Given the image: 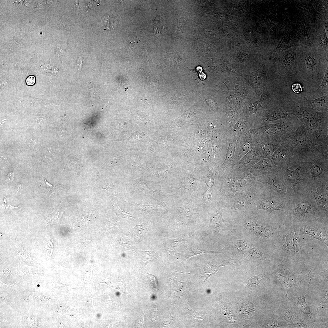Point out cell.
<instances>
[{
  "label": "cell",
  "instance_id": "6da1fadb",
  "mask_svg": "<svg viewBox=\"0 0 328 328\" xmlns=\"http://www.w3.org/2000/svg\"><path fill=\"white\" fill-rule=\"evenodd\" d=\"M291 114L304 125L309 140L317 146H328V112L317 111L303 106L292 108Z\"/></svg>",
  "mask_w": 328,
  "mask_h": 328
},
{
  "label": "cell",
  "instance_id": "7a4b0ae2",
  "mask_svg": "<svg viewBox=\"0 0 328 328\" xmlns=\"http://www.w3.org/2000/svg\"><path fill=\"white\" fill-rule=\"evenodd\" d=\"M298 224L280 220L278 236L275 243V256L288 259L296 264L302 260L304 244L300 239Z\"/></svg>",
  "mask_w": 328,
  "mask_h": 328
},
{
  "label": "cell",
  "instance_id": "3957f363",
  "mask_svg": "<svg viewBox=\"0 0 328 328\" xmlns=\"http://www.w3.org/2000/svg\"><path fill=\"white\" fill-rule=\"evenodd\" d=\"M328 213L319 209L313 196L308 192L294 195L280 218L283 221L299 224L312 220H328Z\"/></svg>",
  "mask_w": 328,
  "mask_h": 328
},
{
  "label": "cell",
  "instance_id": "277c9868",
  "mask_svg": "<svg viewBox=\"0 0 328 328\" xmlns=\"http://www.w3.org/2000/svg\"><path fill=\"white\" fill-rule=\"evenodd\" d=\"M273 274L279 281L280 287H285L287 292L285 297L288 299V288L293 289L295 293H301L307 287L308 275L299 271L296 264L288 259L275 257Z\"/></svg>",
  "mask_w": 328,
  "mask_h": 328
},
{
  "label": "cell",
  "instance_id": "5b68a950",
  "mask_svg": "<svg viewBox=\"0 0 328 328\" xmlns=\"http://www.w3.org/2000/svg\"><path fill=\"white\" fill-rule=\"evenodd\" d=\"M306 168L304 158L293 155L291 160L279 169V173L294 195L310 192L307 180Z\"/></svg>",
  "mask_w": 328,
  "mask_h": 328
},
{
  "label": "cell",
  "instance_id": "8992f818",
  "mask_svg": "<svg viewBox=\"0 0 328 328\" xmlns=\"http://www.w3.org/2000/svg\"><path fill=\"white\" fill-rule=\"evenodd\" d=\"M280 143L293 155L302 156L309 152L319 155H325L309 140L305 127L300 121L299 125L295 130L286 132L282 136Z\"/></svg>",
  "mask_w": 328,
  "mask_h": 328
},
{
  "label": "cell",
  "instance_id": "52a82bcc",
  "mask_svg": "<svg viewBox=\"0 0 328 328\" xmlns=\"http://www.w3.org/2000/svg\"><path fill=\"white\" fill-rule=\"evenodd\" d=\"M304 159L309 191L313 188L328 183V155L310 152Z\"/></svg>",
  "mask_w": 328,
  "mask_h": 328
},
{
  "label": "cell",
  "instance_id": "ba28073f",
  "mask_svg": "<svg viewBox=\"0 0 328 328\" xmlns=\"http://www.w3.org/2000/svg\"><path fill=\"white\" fill-rule=\"evenodd\" d=\"M291 199L282 197L263 186L258 188L253 203L258 210H263L270 214L275 210L285 211Z\"/></svg>",
  "mask_w": 328,
  "mask_h": 328
},
{
  "label": "cell",
  "instance_id": "9c48e42d",
  "mask_svg": "<svg viewBox=\"0 0 328 328\" xmlns=\"http://www.w3.org/2000/svg\"><path fill=\"white\" fill-rule=\"evenodd\" d=\"M279 306L276 313L284 319L289 328H310L305 323L292 301L282 293L278 294Z\"/></svg>",
  "mask_w": 328,
  "mask_h": 328
},
{
  "label": "cell",
  "instance_id": "30bf717a",
  "mask_svg": "<svg viewBox=\"0 0 328 328\" xmlns=\"http://www.w3.org/2000/svg\"><path fill=\"white\" fill-rule=\"evenodd\" d=\"M299 235L306 234L324 243L328 247V220L315 219L301 222Z\"/></svg>",
  "mask_w": 328,
  "mask_h": 328
},
{
  "label": "cell",
  "instance_id": "8fae6325",
  "mask_svg": "<svg viewBox=\"0 0 328 328\" xmlns=\"http://www.w3.org/2000/svg\"><path fill=\"white\" fill-rule=\"evenodd\" d=\"M266 189L274 191L280 196L290 199L294 195L292 189L285 183L282 176L278 173L256 178Z\"/></svg>",
  "mask_w": 328,
  "mask_h": 328
},
{
  "label": "cell",
  "instance_id": "7c38bea8",
  "mask_svg": "<svg viewBox=\"0 0 328 328\" xmlns=\"http://www.w3.org/2000/svg\"><path fill=\"white\" fill-rule=\"evenodd\" d=\"M309 287L307 288V292L304 295L300 294V296H294L288 291V296L300 314L304 323L310 328L320 327L317 320V315L316 312H312L310 308L313 305L309 306L306 301V299L309 295Z\"/></svg>",
  "mask_w": 328,
  "mask_h": 328
},
{
  "label": "cell",
  "instance_id": "4fadbf2b",
  "mask_svg": "<svg viewBox=\"0 0 328 328\" xmlns=\"http://www.w3.org/2000/svg\"><path fill=\"white\" fill-rule=\"evenodd\" d=\"M248 80L257 98L261 95H268L267 88V77L263 64L258 70L249 74Z\"/></svg>",
  "mask_w": 328,
  "mask_h": 328
},
{
  "label": "cell",
  "instance_id": "5bb4252c",
  "mask_svg": "<svg viewBox=\"0 0 328 328\" xmlns=\"http://www.w3.org/2000/svg\"><path fill=\"white\" fill-rule=\"evenodd\" d=\"M255 169L254 175L258 177L277 173L279 169L271 159L266 158L260 161Z\"/></svg>",
  "mask_w": 328,
  "mask_h": 328
},
{
  "label": "cell",
  "instance_id": "9a60e30c",
  "mask_svg": "<svg viewBox=\"0 0 328 328\" xmlns=\"http://www.w3.org/2000/svg\"><path fill=\"white\" fill-rule=\"evenodd\" d=\"M328 183L311 189L310 192L314 197L319 209L328 206Z\"/></svg>",
  "mask_w": 328,
  "mask_h": 328
},
{
  "label": "cell",
  "instance_id": "2e32d148",
  "mask_svg": "<svg viewBox=\"0 0 328 328\" xmlns=\"http://www.w3.org/2000/svg\"><path fill=\"white\" fill-rule=\"evenodd\" d=\"M291 152L281 145L270 157L273 162L279 169L287 164L293 157Z\"/></svg>",
  "mask_w": 328,
  "mask_h": 328
},
{
  "label": "cell",
  "instance_id": "e0dca14e",
  "mask_svg": "<svg viewBox=\"0 0 328 328\" xmlns=\"http://www.w3.org/2000/svg\"><path fill=\"white\" fill-rule=\"evenodd\" d=\"M222 210L217 203L214 210L211 215L209 226V232L214 233L218 231L227 221L222 216Z\"/></svg>",
  "mask_w": 328,
  "mask_h": 328
},
{
  "label": "cell",
  "instance_id": "ac0fdd59",
  "mask_svg": "<svg viewBox=\"0 0 328 328\" xmlns=\"http://www.w3.org/2000/svg\"><path fill=\"white\" fill-rule=\"evenodd\" d=\"M192 201L188 200L182 207L178 220L180 222H187L194 219L196 216V209L193 206Z\"/></svg>",
  "mask_w": 328,
  "mask_h": 328
},
{
  "label": "cell",
  "instance_id": "d6986e66",
  "mask_svg": "<svg viewBox=\"0 0 328 328\" xmlns=\"http://www.w3.org/2000/svg\"><path fill=\"white\" fill-rule=\"evenodd\" d=\"M304 98L307 102L308 107L319 112L328 111V94L317 99L308 100Z\"/></svg>",
  "mask_w": 328,
  "mask_h": 328
},
{
  "label": "cell",
  "instance_id": "ffe728a7",
  "mask_svg": "<svg viewBox=\"0 0 328 328\" xmlns=\"http://www.w3.org/2000/svg\"><path fill=\"white\" fill-rule=\"evenodd\" d=\"M200 181L199 177L186 174L183 177L182 187L188 193H192L196 191Z\"/></svg>",
  "mask_w": 328,
  "mask_h": 328
},
{
  "label": "cell",
  "instance_id": "44dd1931",
  "mask_svg": "<svg viewBox=\"0 0 328 328\" xmlns=\"http://www.w3.org/2000/svg\"><path fill=\"white\" fill-rule=\"evenodd\" d=\"M140 210L145 213L162 216L167 211L168 207L166 204L160 205H142L135 203Z\"/></svg>",
  "mask_w": 328,
  "mask_h": 328
},
{
  "label": "cell",
  "instance_id": "7402d4cb",
  "mask_svg": "<svg viewBox=\"0 0 328 328\" xmlns=\"http://www.w3.org/2000/svg\"><path fill=\"white\" fill-rule=\"evenodd\" d=\"M290 42L284 36L283 37L276 48L269 54V60L275 61L278 57L284 51L290 47L296 46L292 43Z\"/></svg>",
  "mask_w": 328,
  "mask_h": 328
},
{
  "label": "cell",
  "instance_id": "603a6c76",
  "mask_svg": "<svg viewBox=\"0 0 328 328\" xmlns=\"http://www.w3.org/2000/svg\"><path fill=\"white\" fill-rule=\"evenodd\" d=\"M296 53L294 49H291L283 54L279 61V65L280 68L285 70H288L293 65L295 61Z\"/></svg>",
  "mask_w": 328,
  "mask_h": 328
},
{
  "label": "cell",
  "instance_id": "cb8c5ba5",
  "mask_svg": "<svg viewBox=\"0 0 328 328\" xmlns=\"http://www.w3.org/2000/svg\"><path fill=\"white\" fill-rule=\"evenodd\" d=\"M319 62L315 56L311 53H308L305 57V66L310 72H314L317 70L319 67Z\"/></svg>",
  "mask_w": 328,
  "mask_h": 328
},
{
  "label": "cell",
  "instance_id": "d4e9b609",
  "mask_svg": "<svg viewBox=\"0 0 328 328\" xmlns=\"http://www.w3.org/2000/svg\"><path fill=\"white\" fill-rule=\"evenodd\" d=\"M135 186L139 191L145 194L155 193L158 191L152 190L140 177L137 179Z\"/></svg>",
  "mask_w": 328,
  "mask_h": 328
},
{
  "label": "cell",
  "instance_id": "484cf974",
  "mask_svg": "<svg viewBox=\"0 0 328 328\" xmlns=\"http://www.w3.org/2000/svg\"><path fill=\"white\" fill-rule=\"evenodd\" d=\"M148 231L145 224L137 225L134 228L133 235L136 239L141 240L147 236Z\"/></svg>",
  "mask_w": 328,
  "mask_h": 328
},
{
  "label": "cell",
  "instance_id": "4316f807",
  "mask_svg": "<svg viewBox=\"0 0 328 328\" xmlns=\"http://www.w3.org/2000/svg\"><path fill=\"white\" fill-rule=\"evenodd\" d=\"M103 187L104 189H106L110 192L112 194L115 196L123 200L120 194L118 192L116 188L112 183L111 179L108 178L105 180Z\"/></svg>",
  "mask_w": 328,
  "mask_h": 328
},
{
  "label": "cell",
  "instance_id": "83f0119b",
  "mask_svg": "<svg viewBox=\"0 0 328 328\" xmlns=\"http://www.w3.org/2000/svg\"><path fill=\"white\" fill-rule=\"evenodd\" d=\"M113 208L114 211L116 212L117 215L119 217L121 218H125L126 219L133 218V215L126 211H124L120 209L116 204V205H113L112 204Z\"/></svg>",
  "mask_w": 328,
  "mask_h": 328
},
{
  "label": "cell",
  "instance_id": "f1b7e54d",
  "mask_svg": "<svg viewBox=\"0 0 328 328\" xmlns=\"http://www.w3.org/2000/svg\"><path fill=\"white\" fill-rule=\"evenodd\" d=\"M328 67L325 72L324 78L319 87L315 91L319 92L326 90L328 91Z\"/></svg>",
  "mask_w": 328,
  "mask_h": 328
},
{
  "label": "cell",
  "instance_id": "f546056e",
  "mask_svg": "<svg viewBox=\"0 0 328 328\" xmlns=\"http://www.w3.org/2000/svg\"><path fill=\"white\" fill-rule=\"evenodd\" d=\"M309 277L310 278L316 277L319 278L321 281L322 286H324L328 285V269L318 274L311 276L309 275Z\"/></svg>",
  "mask_w": 328,
  "mask_h": 328
},
{
  "label": "cell",
  "instance_id": "4dcf8cb0",
  "mask_svg": "<svg viewBox=\"0 0 328 328\" xmlns=\"http://www.w3.org/2000/svg\"><path fill=\"white\" fill-rule=\"evenodd\" d=\"M264 101L263 95H261L260 98L258 100L254 102L251 105L250 110L253 113H256L261 107H262V104Z\"/></svg>",
  "mask_w": 328,
  "mask_h": 328
},
{
  "label": "cell",
  "instance_id": "1f68e13d",
  "mask_svg": "<svg viewBox=\"0 0 328 328\" xmlns=\"http://www.w3.org/2000/svg\"><path fill=\"white\" fill-rule=\"evenodd\" d=\"M141 256L143 258L153 260L155 258H158V255L152 251H145L141 253Z\"/></svg>",
  "mask_w": 328,
  "mask_h": 328
},
{
  "label": "cell",
  "instance_id": "d6a6232c",
  "mask_svg": "<svg viewBox=\"0 0 328 328\" xmlns=\"http://www.w3.org/2000/svg\"><path fill=\"white\" fill-rule=\"evenodd\" d=\"M235 150V149L234 146L232 145H230L227 152L226 158L224 162V164H227L230 163L232 158L233 157Z\"/></svg>",
  "mask_w": 328,
  "mask_h": 328
},
{
  "label": "cell",
  "instance_id": "836d02e7",
  "mask_svg": "<svg viewBox=\"0 0 328 328\" xmlns=\"http://www.w3.org/2000/svg\"><path fill=\"white\" fill-rule=\"evenodd\" d=\"M214 177L212 171H210L205 179L204 182L209 188L211 189L213 186L214 181Z\"/></svg>",
  "mask_w": 328,
  "mask_h": 328
},
{
  "label": "cell",
  "instance_id": "e575fe53",
  "mask_svg": "<svg viewBox=\"0 0 328 328\" xmlns=\"http://www.w3.org/2000/svg\"><path fill=\"white\" fill-rule=\"evenodd\" d=\"M328 316H318L317 320L320 328H327L326 326L328 325Z\"/></svg>",
  "mask_w": 328,
  "mask_h": 328
},
{
  "label": "cell",
  "instance_id": "d590c367",
  "mask_svg": "<svg viewBox=\"0 0 328 328\" xmlns=\"http://www.w3.org/2000/svg\"><path fill=\"white\" fill-rule=\"evenodd\" d=\"M36 82V78L34 75L29 76L26 80V83L28 86H32L35 85Z\"/></svg>",
  "mask_w": 328,
  "mask_h": 328
},
{
  "label": "cell",
  "instance_id": "8d00e7d4",
  "mask_svg": "<svg viewBox=\"0 0 328 328\" xmlns=\"http://www.w3.org/2000/svg\"><path fill=\"white\" fill-rule=\"evenodd\" d=\"M235 245L236 248L240 251H242L245 249L247 247L246 243L244 241H238L236 242Z\"/></svg>",
  "mask_w": 328,
  "mask_h": 328
},
{
  "label": "cell",
  "instance_id": "74e56055",
  "mask_svg": "<svg viewBox=\"0 0 328 328\" xmlns=\"http://www.w3.org/2000/svg\"><path fill=\"white\" fill-rule=\"evenodd\" d=\"M292 89L295 93H299L302 91V87L299 83H296L292 85Z\"/></svg>",
  "mask_w": 328,
  "mask_h": 328
},
{
  "label": "cell",
  "instance_id": "f35d334b",
  "mask_svg": "<svg viewBox=\"0 0 328 328\" xmlns=\"http://www.w3.org/2000/svg\"><path fill=\"white\" fill-rule=\"evenodd\" d=\"M207 103L212 108H215L217 106V103L215 100L212 97H209L206 99Z\"/></svg>",
  "mask_w": 328,
  "mask_h": 328
},
{
  "label": "cell",
  "instance_id": "ab89813d",
  "mask_svg": "<svg viewBox=\"0 0 328 328\" xmlns=\"http://www.w3.org/2000/svg\"><path fill=\"white\" fill-rule=\"evenodd\" d=\"M211 197V191L210 189L208 188L204 193L203 196L204 200V201L209 202L210 201Z\"/></svg>",
  "mask_w": 328,
  "mask_h": 328
},
{
  "label": "cell",
  "instance_id": "60d3db41",
  "mask_svg": "<svg viewBox=\"0 0 328 328\" xmlns=\"http://www.w3.org/2000/svg\"><path fill=\"white\" fill-rule=\"evenodd\" d=\"M82 64V61L80 58H79L77 60L75 65V67L79 73H80Z\"/></svg>",
  "mask_w": 328,
  "mask_h": 328
},
{
  "label": "cell",
  "instance_id": "b9f144b4",
  "mask_svg": "<svg viewBox=\"0 0 328 328\" xmlns=\"http://www.w3.org/2000/svg\"><path fill=\"white\" fill-rule=\"evenodd\" d=\"M93 3L91 1H87L85 3V9L87 12L92 9Z\"/></svg>",
  "mask_w": 328,
  "mask_h": 328
},
{
  "label": "cell",
  "instance_id": "7bdbcfd3",
  "mask_svg": "<svg viewBox=\"0 0 328 328\" xmlns=\"http://www.w3.org/2000/svg\"><path fill=\"white\" fill-rule=\"evenodd\" d=\"M90 94L92 97H94L97 93L96 89L94 86H91L90 88Z\"/></svg>",
  "mask_w": 328,
  "mask_h": 328
},
{
  "label": "cell",
  "instance_id": "ee69618b",
  "mask_svg": "<svg viewBox=\"0 0 328 328\" xmlns=\"http://www.w3.org/2000/svg\"><path fill=\"white\" fill-rule=\"evenodd\" d=\"M14 179V174L12 172H10L6 176L7 180L9 182H11Z\"/></svg>",
  "mask_w": 328,
  "mask_h": 328
},
{
  "label": "cell",
  "instance_id": "f6af8a7d",
  "mask_svg": "<svg viewBox=\"0 0 328 328\" xmlns=\"http://www.w3.org/2000/svg\"><path fill=\"white\" fill-rule=\"evenodd\" d=\"M244 123L241 121H239L236 125V129L237 130H241L243 127Z\"/></svg>",
  "mask_w": 328,
  "mask_h": 328
}]
</instances>
